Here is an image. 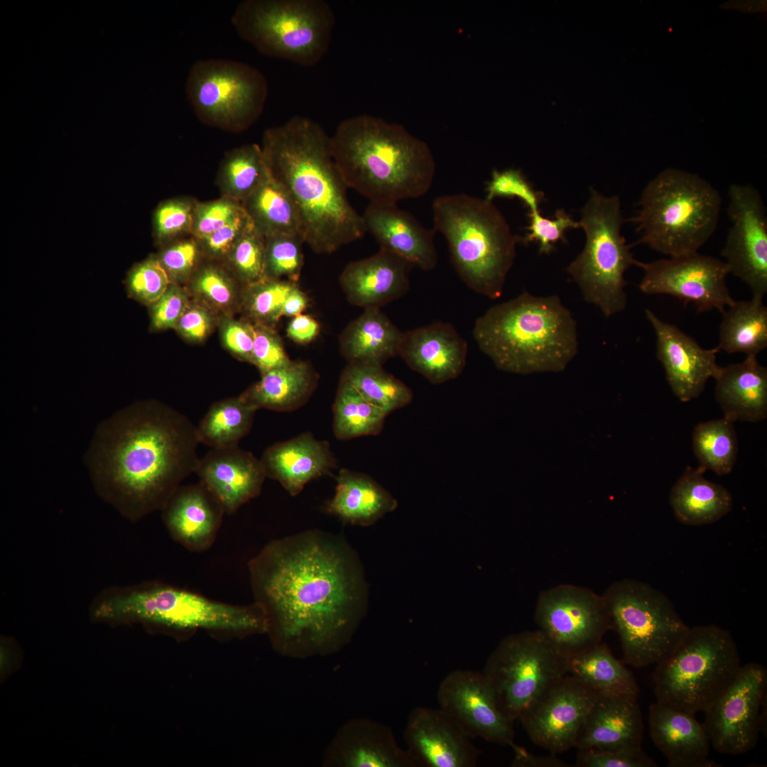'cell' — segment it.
I'll use <instances>...</instances> for the list:
<instances>
[{
  "label": "cell",
  "instance_id": "46",
  "mask_svg": "<svg viewBox=\"0 0 767 767\" xmlns=\"http://www.w3.org/2000/svg\"><path fill=\"white\" fill-rule=\"evenodd\" d=\"M297 285L288 280L265 278L243 287L239 312L252 324L274 327L282 317L284 301Z\"/></svg>",
  "mask_w": 767,
  "mask_h": 767
},
{
  "label": "cell",
  "instance_id": "61",
  "mask_svg": "<svg viewBox=\"0 0 767 767\" xmlns=\"http://www.w3.org/2000/svg\"><path fill=\"white\" fill-rule=\"evenodd\" d=\"M319 332V323L312 317L303 314L292 317L286 328L287 336L298 344L312 342Z\"/></svg>",
  "mask_w": 767,
  "mask_h": 767
},
{
  "label": "cell",
  "instance_id": "36",
  "mask_svg": "<svg viewBox=\"0 0 767 767\" xmlns=\"http://www.w3.org/2000/svg\"><path fill=\"white\" fill-rule=\"evenodd\" d=\"M705 471L700 467H688L671 489L670 504L675 518L683 524L713 523L731 510L730 492L721 484L706 479Z\"/></svg>",
  "mask_w": 767,
  "mask_h": 767
},
{
  "label": "cell",
  "instance_id": "45",
  "mask_svg": "<svg viewBox=\"0 0 767 767\" xmlns=\"http://www.w3.org/2000/svg\"><path fill=\"white\" fill-rule=\"evenodd\" d=\"M734 423L725 419L712 420L695 426L692 448L700 467L718 475L729 474L735 464L738 442Z\"/></svg>",
  "mask_w": 767,
  "mask_h": 767
},
{
  "label": "cell",
  "instance_id": "17",
  "mask_svg": "<svg viewBox=\"0 0 767 767\" xmlns=\"http://www.w3.org/2000/svg\"><path fill=\"white\" fill-rule=\"evenodd\" d=\"M643 271L640 290L668 295L691 303L698 312H723L735 300L727 285L729 269L723 261L698 251L648 263L636 261Z\"/></svg>",
  "mask_w": 767,
  "mask_h": 767
},
{
  "label": "cell",
  "instance_id": "19",
  "mask_svg": "<svg viewBox=\"0 0 767 767\" xmlns=\"http://www.w3.org/2000/svg\"><path fill=\"white\" fill-rule=\"evenodd\" d=\"M598 694L567 674L526 709L518 719L534 744L557 755L575 747Z\"/></svg>",
  "mask_w": 767,
  "mask_h": 767
},
{
  "label": "cell",
  "instance_id": "55",
  "mask_svg": "<svg viewBox=\"0 0 767 767\" xmlns=\"http://www.w3.org/2000/svg\"><path fill=\"white\" fill-rule=\"evenodd\" d=\"M577 767H655L656 761L643 750L578 749Z\"/></svg>",
  "mask_w": 767,
  "mask_h": 767
},
{
  "label": "cell",
  "instance_id": "31",
  "mask_svg": "<svg viewBox=\"0 0 767 767\" xmlns=\"http://www.w3.org/2000/svg\"><path fill=\"white\" fill-rule=\"evenodd\" d=\"M267 477L278 481L292 496L311 480L330 474L337 460L330 444L304 433L267 447L260 459Z\"/></svg>",
  "mask_w": 767,
  "mask_h": 767
},
{
  "label": "cell",
  "instance_id": "50",
  "mask_svg": "<svg viewBox=\"0 0 767 767\" xmlns=\"http://www.w3.org/2000/svg\"><path fill=\"white\" fill-rule=\"evenodd\" d=\"M196 202L190 197H175L158 207L153 225L156 237L160 243L165 245L191 235Z\"/></svg>",
  "mask_w": 767,
  "mask_h": 767
},
{
  "label": "cell",
  "instance_id": "21",
  "mask_svg": "<svg viewBox=\"0 0 767 767\" xmlns=\"http://www.w3.org/2000/svg\"><path fill=\"white\" fill-rule=\"evenodd\" d=\"M406 749L419 766L474 767L479 751L462 727L440 708L415 707L403 733Z\"/></svg>",
  "mask_w": 767,
  "mask_h": 767
},
{
  "label": "cell",
  "instance_id": "41",
  "mask_svg": "<svg viewBox=\"0 0 767 767\" xmlns=\"http://www.w3.org/2000/svg\"><path fill=\"white\" fill-rule=\"evenodd\" d=\"M184 286L191 298L219 316L239 312L244 285L222 262L205 259Z\"/></svg>",
  "mask_w": 767,
  "mask_h": 767
},
{
  "label": "cell",
  "instance_id": "60",
  "mask_svg": "<svg viewBox=\"0 0 767 767\" xmlns=\"http://www.w3.org/2000/svg\"><path fill=\"white\" fill-rule=\"evenodd\" d=\"M219 318L213 310L191 298L175 330L188 342H202L217 328Z\"/></svg>",
  "mask_w": 767,
  "mask_h": 767
},
{
  "label": "cell",
  "instance_id": "44",
  "mask_svg": "<svg viewBox=\"0 0 767 767\" xmlns=\"http://www.w3.org/2000/svg\"><path fill=\"white\" fill-rule=\"evenodd\" d=\"M340 379L386 415L409 405L413 398L410 388L382 366L349 363Z\"/></svg>",
  "mask_w": 767,
  "mask_h": 767
},
{
  "label": "cell",
  "instance_id": "39",
  "mask_svg": "<svg viewBox=\"0 0 767 767\" xmlns=\"http://www.w3.org/2000/svg\"><path fill=\"white\" fill-rule=\"evenodd\" d=\"M241 204L254 228L264 238L293 234L304 239L302 221L295 203L271 174Z\"/></svg>",
  "mask_w": 767,
  "mask_h": 767
},
{
  "label": "cell",
  "instance_id": "11",
  "mask_svg": "<svg viewBox=\"0 0 767 767\" xmlns=\"http://www.w3.org/2000/svg\"><path fill=\"white\" fill-rule=\"evenodd\" d=\"M581 212L579 224L586 243L567 271L584 300L609 317L626 308L624 273L636 259L621 234L623 217L618 196L606 197L591 189Z\"/></svg>",
  "mask_w": 767,
  "mask_h": 767
},
{
  "label": "cell",
  "instance_id": "9",
  "mask_svg": "<svg viewBox=\"0 0 767 767\" xmlns=\"http://www.w3.org/2000/svg\"><path fill=\"white\" fill-rule=\"evenodd\" d=\"M730 632L716 625L690 627L685 638L656 664V702L695 714L705 712L741 668Z\"/></svg>",
  "mask_w": 767,
  "mask_h": 767
},
{
  "label": "cell",
  "instance_id": "42",
  "mask_svg": "<svg viewBox=\"0 0 767 767\" xmlns=\"http://www.w3.org/2000/svg\"><path fill=\"white\" fill-rule=\"evenodd\" d=\"M256 410L241 396L214 403L197 426L200 442L212 448L238 445L249 433Z\"/></svg>",
  "mask_w": 767,
  "mask_h": 767
},
{
  "label": "cell",
  "instance_id": "29",
  "mask_svg": "<svg viewBox=\"0 0 767 767\" xmlns=\"http://www.w3.org/2000/svg\"><path fill=\"white\" fill-rule=\"evenodd\" d=\"M643 724L638 697L599 693L575 748L641 749Z\"/></svg>",
  "mask_w": 767,
  "mask_h": 767
},
{
  "label": "cell",
  "instance_id": "38",
  "mask_svg": "<svg viewBox=\"0 0 767 767\" xmlns=\"http://www.w3.org/2000/svg\"><path fill=\"white\" fill-rule=\"evenodd\" d=\"M763 297L734 300L722 312L719 327L718 352L757 356L767 347V307Z\"/></svg>",
  "mask_w": 767,
  "mask_h": 767
},
{
  "label": "cell",
  "instance_id": "24",
  "mask_svg": "<svg viewBox=\"0 0 767 767\" xmlns=\"http://www.w3.org/2000/svg\"><path fill=\"white\" fill-rule=\"evenodd\" d=\"M161 512L170 538L193 553L213 545L226 514L218 499L201 482L179 486Z\"/></svg>",
  "mask_w": 767,
  "mask_h": 767
},
{
  "label": "cell",
  "instance_id": "2",
  "mask_svg": "<svg viewBox=\"0 0 767 767\" xmlns=\"http://www.w3.org/2000/svg\"><path fill=\"white\" fill-rule=\"evenodd\" d=\"M197 426L161 402L134 403L102 421L85 455L97 494L135 522L161 511L195 472Z\"/></svg>",
  "mask_w": 767,
  "mask_h": 767
},
{
  "label": "cell",
  "instance_id": "8",
  "mask_svg": "<svg viewBox=\"0 0 767 767\" xmlns=\"http://www.w3.org/2000/svg\"><path fill=\"white\" fill-rule=\"evenodd\" d=\"M633 221L640 241L670 256L698 251L719 222V192L696 173L668 168L643 190Z\"/></svg>",
  "mask_w": 767,
  "mask_h": 767
},
{
  "label": "cell",
  "instance_id": "22",
  "mask_svg": "<svg viewBox=\"0 0 767 767\" xmlns=\"http://www.w3.org/2000/svg\"><path fill=\"white\" fill-rule=\"evenodd\" d=\"M645 314L656 335V356L675 396L682 402L697 398L709 379H714L720 366L717 348H702L676 325L665 322L652 310Z\"/></svg>",
  "mask_w": 767,
  "mask_h": 767
},
{
  "label": "cell",
  "instance_id": "48",
  "mask_svg": "<svg viewBox=\"0 0 767 767\" xmlns=\"http://www.w3.org/2000/svg\"><path fill=\"white\" fill-rule=\"evenodd\" d=\"M222 263L244 286L265 279V238L253 227Z\"/></svg>",
  "mask_w": 767,
  "mask_h": 767
},
{
  "label": "cell",
  "instance_id": "4",
  "mask_svg": "<svg viewBox=\"0 0 767 767\" xmlns=\"http://www.w3.org/2000/svg\"><path fill=\"white\" fill-rule=\"evenodd\" d=\"M331 151L348 188L369 202L397 204L430 189L435 162L423 141L403 126L369 114L341 121Z\"/></svg>",
  "mask_w": 767,
  "mask_h": 767
},
{
  "label": "cell",
  "instance_id": "58",
  "mask_svg": "<svg viewBox=\"0 0 767 767\" xmlns=\"http://www.w3.org/2000/svg\"><path fill=\"white\" fill-rule=\"evenodd\" d=\"M253 227L244 212L204 239L198 240L205 259L223 262L237 241Z\"/></svg>",
  "mask_w": 767,
  "mask_h": 767
},
{
  "label": "cell",
  "instance_id": "13",
  "mask_svg": "<svg viewBox=\"0 0 767 767\" xmlns=\"http://www.w3.org/2000/svg\"><path fill=\"white\" fill-rule=\"evenodd\" d=\"M185 91L200 121L240 132L261 116L268 85L264 75L254 66L230 59L210 58L192 65Z\"/></svg>",
  "mask_w": 767,
  "mask_h": 767
},
{
  "label": "cell",
  "instance_id": "54",
  "mask_svg": "<svg viewBox=\"0 0 767 767\" xmlns=\"http://www.w3.org/2000/svg\"><path fill=\"white\" fill-rule=\"evenodd\" d=\"M496 197H517L529 212H533L540 211L544 195L533 187L519 170L508 169L501 172L494 170L487 184L485 199L492 201Z\"/></svg>",
  "mask_w": 767,
  "mask_h": 767
},
{
  "label": "cell",
  "instance_id": "28",
  "mask_svg": "<svg viewBox=\"0 0 767 767\" xmlns=\"http://www.w3.org/2000/svg\"><path fill=\"white\" fill-rule=\"evenodd\" d=\"M413 266L380 248L369 257L349 262L340 274L339 284L351 304L364 309L380 308L409 290Z\"/></svg>",
  "mask_w": 767,
  "mask_h": 767
},
{
  "label": "cell",
  "instance_id": "27",
  "mask_svg": "<svg viewBox=\"0 0 767 767\" xmlns=\"http://www.w3.org/2000/svg\"><path fill=\"white\" fill-rule=\"evenodd\" d=\"M361 216L366 232L374 237L381 249L423 271L435 268L437 254L434 229L425 228L397 204L369 202Z\"/></svg>",
  "mask_w": 767,
  "mask_h": 767
},
{
  "label": "cell",
  "instance_id": "37",
  "mask_svg": "<svg viewBox=\"0 0 767 767\" xmlns=\"http://www.w3.org/2000/svg\"><path fill=\"white\" fill-rule=\"evenodd\" d=\"M567 674L598 693L638 697L640 692L633 673L601 642L568 657Z\"/></svg>",
  "mask_w": 767,
  "mask_h": 767
},
{
  "label": "cell",
  "instance_id": "33",
  "mask_svg": "<svg viewBox=\"0 0 767 767\" xmlns=\"http://www.w3.org/2000/svg\"><path fill=\"white\" fill-rule=\"evenodd\" d=\"M335 479L334 495L324 510L345 523L369 526L398 506L392 494L366 474L342 469Z\"/></svg>",
  "mask_w": 767,
  "mask_h": 767
},
{
  "label": "cell",
  "instance_id": "53",
  "mask_svg": "<svg viewBox=\"0 0 767 767\" xmlns=\"http://www.w3.org/2000/svg\"><path fill=\"white\" fill-rule=\"evenodd\" d=\"M244 212L241 202L222 196L211 201H197L191 235L198 240L204 239Z\"/></svg>",
  "mask_w": 767,
  "mask_h": 767
},
{
  "label": "cell",
  "instance_id": "63",
  "mask_svg": "<svg viewBox=\"0 0 767 767\" xmlns=\"http://www.w3.org/2000/svg\"><path fill=\"white\" fill-rule=\"evenodd\" d=\"M308 303L309 299L308 295L297 284L290 290L284 301L282 308V316L293 317L302 314V312L308 308Z\"/></svg>",
  "mask_w": 767,
  "mask_h": 767
},
{
  "label": "cell",
  "instance_id": "40",
  "mask_svg": "<svg viewBox=\"0 0 767 767\" xmlns=\"http://www.w3.org/2000/svg\"><path fill=\"white\" fill-rule=\"evenodd\" d=\"M269 175L261 145L247 143L226 153L217 182L222 197L242 203Z\"/></svg>",
  "mask_w": 767,
  "mask_h": 767
},
{
  "label": "cell",
  "instance_id": "6",
  "mask_svg": "<svg viewBox=\"0 0 767 767\" xmlns=\"http://www.w3.org/2000/svg\"><path fill=\"white\" fill-rule=\"evenodd\" d=\"M90 611L96 621L139 623L174 634L203 630L243 636L267 631L265 614L255 602L226 603L158 580L104 588Z\"/></svg>",
  "mask_w": 767,
  "mask_h": 767
},
{
  "label": "cell",
  "instance_id": "12",
  "mask_svg": "<svg viewBox=\"0 0 767 767\" xmlns=\"http://www.w3.org/2000/svg\"><path fill=\"white\" fill-rule=\"evenodd\" d=\"M617 632L624 663L636 668L657 664L689 631L665 594L633 579L612 583L602 595Z\"/></svg>",
  "mask_w": 767,
  "mask_h": 767
},
{
  "label": "cell",
  "instance_id": "30",
  "mask_svg": "<svg viewBox=\"0 0 767 767\" xmlns=\"http://www.w3.org/2000/svg\"><path fill=\"white\" fill-rule=\"evenodd\" d=\"M650 736L670 767H718L709 759L710 741L695 714L656 702L649 707Z\"/></svg>",
  "mask_w": 767,
  "mask_h": 767
},
{
  "label": "cell",
  "instance_id": "25",
  "mask_svg": "<svg viewBox=\"0 0 767 767\" xmlns=\"http://www.w3.org/2000/svg\"><path fill=\"white\" fill-rule=\"evenodd\" d=\"M195 472L229 515L258 496L267 477L261 459L238 445L212 448Z\"/></svg>",
  "mask_w": 767,
  "mask_h": 767
},
{
  "label": "cell",
  "instance_id": "34",
  "mask_svg": "<svg viewBox=\"0 0 767 767\" xmlns=\"http://www.w3.org/2000/svg\"><path fill=\"white\" fill-rule=\"evenodd\" d=\"M318 374L301 360L261 374V379L240 396L256 410L290 412L305 404L317 386Z\"/></svg>",
  "mask_w": 767,
  "mask_h": 767
},
{
  "label": "cell",
  "instance_id": "47",
  "mask_svg": "<svg viewBox=\"0 0 767 767\" xmlns=\"http://www.w3.org/2000/svg\"><path fill=\"white\" fill-rule=\"evenodd\" d=\"M300 235L278 234L265 238V278L298 282L304 265Z\"/></svg>",
  "mask_w": 767,
  "mask_h": 767
},
{
  "label": "cell",
  "instance_id": "14",
  "mask_svg": "<svg viewBox=\"0 0 767 767\" xmlns=\"http://www.w3.org/2000/svg\"><path fill=\"white\" fill-rule=\"evenodd\" d=\"M483 674L500 712L514 722L567 674V657L538 629L503 638L488 657Z\"/></svg>",
  "mask_w": 767,
  "mask_h": 767
},
{
  "label": "cell",
  "instance_id": "56",
  "mask_svg": "<svg viewBox=\"0 0 767 767\" xmlns=\"http://www.w3.org/2000/svg\"><path fill=\"white\" fill-rule=\"evenodd\" d=\"M254 339L251 364L261 374L282 366L290 359L282 339L274 327L253 324Z\"/></svg>",
  "mask_w": 767,
  "mask_h": 767
},
{
  "label": "cell",
  "instance_id": "1",
  "mask_svg": "<svg viewBox=\"0 0 767 767\" xmlns=\"http://www.w3.org/2000/svg\"><path fill=\"white\" fill-rule=\"evenodd\" d=\"M251 589L274 648L292 658L340 651L365 616L368 585L342 537L308 530L272 540L248 562Z\"/></svg>",
  "mask_w": 767,
  "mask_h": 767
},
{
  "label": "cell",
  "instance_id": "62",
  "mask_svg": "<svg viewBox=\"0 0 767 767\" xmlns=\"http://www.w3.org/2000/svg\"><path fill=\"white\" fill-rule=\"evenodd\" d=\"M514 753L511 762L513 767H567V763L558 759L556 755L537 756L528 753L524 748L514 744L511 746Z\"/></svg>",
  "mask_w": 767,
  "mask_h": 767
},
{
  "label": "cell",
  "instance_id": "18",
  "mask_svg": "<svg viewBox=\"0 0 767 767\" xmlns=\"http://www.w3.org/2000/svg\"><path fill=\"white\" fill-rule=\"evenodd\" d=\"M727 214L731 225L722 256L729 272L746 283L753 295L767 293V212L758 190L731 184Z\"/></svg>",
  "mask_w": 767,
  "mask_h": 767
},
{
  "label": "cell",
  "instance_id": "49",
  "mask_svg": "<svg viewBox=\"0 0 767 767\" xmlns=\"http://www.w3.org/2000/svg\"><path fill=\"white\" fill-rule=\"evenodd\" d=\"M164 246L157 259L170 283L185 285L205 259L199 241L189 235Z\"/></svg>",
  "mask_w": 767,
  "mask_h": 767
},
{
  "label": "cell",
  "instance_id": "16",
  "mask_svg": "<svg viewBox=\"0 0 767 767\" xmlns=\"http://www.w3.org/2000/svg\"><path fill=\"white\" fill-rule=\"evenodd\" d=\"M766 687L765 667L758 663L745 664L733 682L704 712L703 725L717 752L740 755L754 749L763 727L760 710Z\"/></svg>",
  "mask_w": 767,
  "mask_h": 767
},
{
  "label": "cell",
  "instance_id": "26",
  "mask_svg": "<svg viewBox=\"0 0 767 767\" xmlns=\"http://www.w3.org/2000/svg\"><path fill=\"white\" fill-rule=\"evenodd\" d=\"M467 344L448 322H436L403 332L398 355L433 384L458 377L467 360Z\"/></svg>",
  "mask_w": 767,
  "mask_h": 767
},
{
  "label": "cell",
  "instance_id": "51",
  "mask_svg": "<svg viewBox=\"0 0 767 767\" xmlns=\"http://www.w3.org/2000/svg\"><path fill=\"white\" fill-rule=\"evenodd\" d=\"M170 283L166 273L156 257H150L136 265L127 278L129 295L148 306L163 294Z\"/></svg>",
  "mask_w": 767,
  "mask_h": 767
},
{
  "label": "cell",
  "instance_id": "52",
  "mask_svg": "<svg viewBox=\"0 0 767 767\" xmlns=\"http://www.w3.org/2000/svg\"><path fill=\"white\" fill-rule=\"evenodd\" d=\"M528 232L523 238L524 244L538 242L539 253L548 254L558 241H566L565 233L568 229L577 228L578 222L562 209L557 210L554 219L540 214V211L528 212Z\"/></svg>",
  "mask_w": 767,
  "mask_h": 767
},
{
  "label": "cell",
  "instance_id": "23",
  "mask_svg": "<svg viewBox=\"0 0 767 767\" xmlns=\"http://www.w3.org/2000/svg\"><path fill=\"white\" fill-rule=\"evenodd\" d=\"M322 764L329 767H417L408 751L397 743L393 730L366 718L348 721L326 749Z\"/></svg>",
  "mask_w": 767,
  "mask_h": 767
},
{
  "label": "cell",
  "instance_id": "5",
  "mask_svg": "<svg viewBox=\"0 0 767 767\" xmlns=\"http://www.w3.org/2000/svg\"><path fill=\"white\" fill-rule=\"evenodd\" d=\"M472 335L497 367L525 373L563 368L576 354V322L556 295L523 292L475 321Z\"/></svg>",
  "mask_w": 767,
  "mask_h": 767
},
{
  "label": "cell",
  "instance_id": "32",
  "mask_svg": "<svg viewBox=\"0 0 767 767\" xmlns=\"http://www.w3.org/2000/svg\"><path fill=\"white\" fill-rule=\"evenodd\" d=\"M715 398L724 418L732 423L759 422L767 416V369L756 356L720 369L715 376Z\"/></svg>",
  "mask_w": 767,
  "mask_h": 767
},
{
  "label": "cell",
  "instance_id": "7",
  "mask_svg": "<svg viewBox=\"0 0 767 767\" xmlns=\"http://www.w3.org/2000/svg\"><path fill=\"white\" fill-rule=\"evenodd\" d=\"M432 210L434 229L445 236L461 280L477 293L499 298L521 240L501 212L492 201L466 193L438 196Z\"/></svg>",
  "mask_w": 767,
  "mask_h": 767
},
{
  "label": "cell",
  "instance_id": "57",
  "mask_svg": "<svg viewBox=\"0 0 767 767\" xmlns=\"http://www.w3.org/2000/svg\"><path fill=\"white\" fill-rule=\"evenodd\" d=\"M191 298L184 285L170 283L150 307L151 327L154 330L175 329Z\"/></svg>",
  "mask_w": 767,
  "mask_h": 767
},
{
  "label": "cell",
  "instance_id": "59",
  "mask_svg": "<svg viewBox=\"0 0 767 767\" xmlns=\"http://www.w3.org/2000/svg\"><path fill=\"white\" fill-rule=\"evenodd\" d=\"M217 328L224 347L241 361L251 364L254 339V325L244 318L221 315Z\"/></svg>",
  "mask_w": 767,
  "mask_h": 767
},
{
  "label": "cell",
  "instance_id": "15",
  "mask_svg": "<svg viewBox=\"0 0 767 767\" xmlns=\"http://www.w3.org/2000/svg\"><path fill=\"white\" fill-rule=\"evenodd\" d=\"M534 616L538 630L567 658L599 643L612 629L603 596L568 584L541 592Z\"/></svg>",
  "mask_w": 767,
  "mask_h": 767
},
{
  "label": "cell",
  "instance_id": "20",
  "mask_svg": "<svg viewBox=\"0 0 767 767\" xmlns=\"http://www.w3.org/2000/svg\"><path fill=\"white\" fill-rule=\"evenodd\" d=\"M439 708L452 717L472 739L513 746V722L499 710L482 672L455 670L441 681L437 692Z\"/></svg>",
  "mask_w": 767,
  "mask_h": 767
},
{
  "label": "cell",
  "instance_id": "3",
  "mask_svg": "<svg viewBox=\"0 0 767 767\" xmlns=\"http://www.w3.org/2000/svg\"><path fill=\"white\" fill-rule=\"evenodd\" d=\"M261 146L271 175L295 203L305 243L314 252L331 254L364 236L362 216L348 200L330 136L318 123L293 116L267 129Z\"/></svg>",
  "mask_w": 767,
  "mask_h": 767
},
{
  "label": "cell",
  "instance_id": "43",
  "mask_svg": "<svg viewBox=\"0 0 767 767\" xmlns=\"http://www.w3.org/2000/svg\"><path fill=\"white\" fill-rule=\"evenodd\" d=\"M387 415L355 388L340 379L333 404V433L347 440L379 434Z\"/></svg>",
  "mask_w": 767,
  "mask_h": 767
},
{
  "label": "cell",
  "instance_id": "35",
  "mask_svg": "<svg viewBox=\"0 0 767 767\" xmlns=\"http://www.w3.org/2000/svg\"><path fill=\"white\" fill-rule=\"evenodd\" d=\"M403 336L380 308H366L340 334V352L349 363L382 366L398 355Z\"/></svg>",
  "mask_w": 767,
  "mask_h": 767
},
{
  "label": "cell",
  "instance_id": "10",
  "mask_svg": "<svg viewBox=\"0 0 767 767\" xmlns=\"http://www.w3.org/2000/svg\"><path fill=\"white\" fill-rule=\"evenodd\" d=\"M335 21L324 0H245L232 16L237 34L259 53L305 67L327 53Z\"/></svg>",
  "mask_w": 767,
  "mask_h": 767
}]
</instances>
